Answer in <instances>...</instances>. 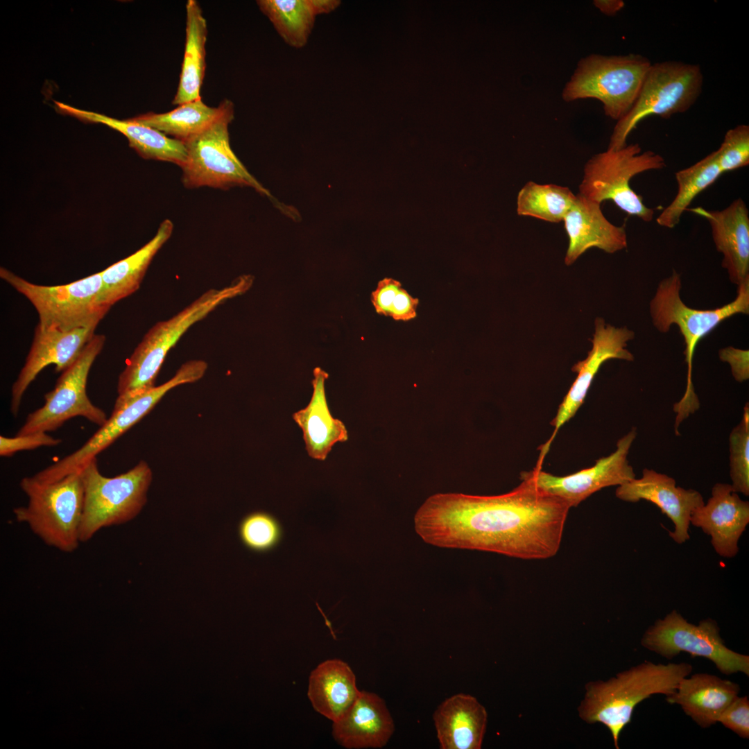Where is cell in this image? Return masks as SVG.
<instances>
[{"instance_id": "6da1fadb", "label": "cell", "mask_w": 749, "mask_h": 749, "mask_svg": "<svg viewBox=\"0 0 749 749\" xmlns=\"http://www.w3.org/2000/svg\"><path fill=\"white\" fill-rule=\"evenodd\" d=\"M569 509L561 499L522 480L498 495L434 494L416 511L414 529L424 542L440 548L547 559L560 549Z\"/></svg>"}, {"instance_id": "7a4b0ae2", "label": "cell", "mask_w": 749, "mask_h": 749, "mask_svg": "<svg viewBox=\"0 0 749 749\" xmlns=\"http://www.w3.org/2000/svg\"><path fill=\"white\" fill-rule=\"evenodd\" d=\"M692 671L688 662L663 664L645 660L608 680L589 682L579 716L587 723L603 724L619 749L620 734L630 723L636 706L654 694H672Z\"/></svg>"}, {"instance_id": "3957f363", "label": "cell", "mask_w": 749, "mask_h": 749, "mask_svg": "<svg viewBox=\"0 0 749 749\" xmlns=\"http://www.w3.org/2000/svg\"><path fill=\"white\" fill-rule=\"evenodd\" d=\"M680 275L674 270L671 276L661 281L650 303V313L654 327L666 333L675 325L685 344L687 377L682 397L673 404L675 422L682 423L700 406L692 382V363L695 349L700 339L710 333L721 322L737 313H749V279L738 285L736 298L719 308L699 310L689 307L680 295Z\"/></svg>"}, {"instance_id": "277c9868", "label": "cell", "mask_w": 749, "mask_h": 749, "mask_svg": "<svg viewBox=\"0 0 749 749\" xmlns=\"http://www.w3.org/2000/svg\"><path fill=\"white\" fill-rule=\"evenodd\" d=\"M253 280L252 276L245 275L223 288L208 290L169 320L152 327L119 377L117 400H125L154 387L168 352L183 334L218 306L248 291Z\"/></svg>"}, {"instance_id": "5b68a950", "label": "cell", "mask_w": 749, "mask_h": 749, "mask_svg": "<svg viewBox=\"0 0 749 749\" xmlns=\"http://www.w3.org/2000/svg\"><path fill=\"white\" fill-rule=\"evenodd\" d=\"M19 485L28 503L14 508L16 520L27 525L46 545L64 553L76 551L81 543L79 530L84 504L80 471L51 483L26 476Z\"/></svg>"}, {"instance_id": "8992f818", "label": "cell", "mask_w": 749, "mask_h": 749, "mask_svg": "<svg viewBox=\"0 0 749 749\" xmlns=\"http://www.w3.org/2000/svg\"><path fill=\"white\" fill-rule=\"evenodd\" d=\"M79 470L84 486L79 530L81 543L88 542L102 528L131 521L142 510L153 479L146 462L141 460L128 472L113 477L101 474L96 458Z\"/></svg>"}, {"instance_id": "52a82bcc", "label": "cell", "mask_w": 749, "mask_h": 749, "mask_svg": "<svg viewBox=\"0 0 749 749\" xmlns=\"http://www.w3.org/2000/svg\"><path fill=\"white\" fill-rule=\"evenodd\" d=\"M651 64L640 54H591L579 61L562 98L566 102L597 99L605 114L619 121L633 106Z\"/></svg>"}, {"instance_id": "ba28073f", "label": "cell", "mask_w": 749, "mask_h": 749, "mask_svg": "<svg viewBox=\"0 0 749 749\" xmlns=\"http://www.w3.org/2000/svg\"><path fill=\"white\" fill-rule=\"evenodd\" d=\"M703 75L698 64L680 61L651 64L630 110L617 121L608 148L627 145L632 130L649 116L670 118L687 111L702 93Z\"/></svg>"}, {"instance_id": "9c48e42d", "label": "cell", "mask_w": 749, "mask_h": 749, "mask_svg": "<svg viewBox=\"0 0 749 749\" xmlns=\"http://www.w3.org/2000/svg\"><path fill=\"white\" fill-rule=\"evenodd\" d=\"M0 277L31 302L43 330L97 327L111 307L103 300L101 272L57 286L33 284L2 267Z\"/></svg>"}, {"instance_id": "30bf717a", "label": "cell", "mask_w": 749, "mask_h": 749, "mask_svg": "<svg viewBox=\"0 0 749 749\" xmlns=\"http://www.w3.org/2000/svg\"><path fill=\"white\" fill-rule=\"evenodd\" d=\"M665 166L662 155L652 150L642 152L639 144L617 150L608 148L592 156L585 164L578 194L599 204L612 200L627 214L650 222L654 211L644 205L630 182L641 173L662 169Z\"/></svg>"}, {"instance_id": "8fae6325", "label": "cell", "mask_w": 749, "mask_h": 749, "mask_svg": "<svg viewBox=\"0 0 749 749\" xmlns=\"http://www.w3.org/2000/svg\"><path fill=\"white\" fill-rule=\"evenodd\" d=\"M640 644L666 660H672L684 652L708 659L723 674L742 673L749 676V656L727 647L718 623L710 618L696 625L674 610L650 626L644 632Z\"/></svg>"}, {"instance_id": "7c38bea8", "label": "cell", "mask_w": 749, "mask_h": 749, "mask_svg": "<svg viewBox=\"0 0 749 749\" xmlns=\"http://www.w3.org/2000/svg\"><path fill=\"white\" fill-rule=\"evenodd\" d=\"M233 118L232 103L209 127L183 141L187 159L181 166L182 183L187 188L209 187L227 189L235 186H248L260 193L270 196L230 147L228 126Z\"/></svg>"}, {"instance_id": "4fadbf2b", "label": "cell", "mask_w": 749, "mask_h": 749, "mask_svg": "<svg viewBox=\"0 0 749 749\" xmlns=\"http://www.w3.org/2000/svg\"><path fill=\"white\" fill-rule=\"evenodd\" d=\"M105 341L103 335L94 334L75 361L62 372L54 388L45 394L44 405L28 414L16 435L54 431L78 416L99 427L106 422L105 413L91 402L86 390L89 370Z\"/></svg>"}, {"instance_id": "5bb4252c", "label": "cell", "mask_w": 749, "mask_h": 749, "mask_svg": "<svg viewBox=\"0 0 749 749\" xmlns=\"http://www.w3.org/2000/svg\"><path fill=\"white\" fill-rule=\"evenodd\" d=\"M637 436L635 428L621 438L616 450L596 463L569 475L554 476L535 467L522 472L521 480H526L538 488L563 500L569 508L576 507L594 492L609 486L621 485L635 478L628 454Z\"/></svg>"}, {"instance_id": "9a60e30c", "label": "cell", "mask_w": 749, "mask_h": 749, "mask_svg": "<svg viewBox=\"0 0 749 749\" xmlns=\"http://www.w3.org/2000/svg\"><path fill=\"white\" fill-rule=\"evenodd\" d=\"M174 387V382L169 380L125 400L116 401L110 417L83 445L33 478L40 483H51L79 470L147 415Z\"/></svg>"}, {"instance_id": "2e32d148", "label": "cell", "mask_w": 749, "mask_h": 749, "mask_svg": "<svg viewBox=\"0 0 749 749\" xmlns=\"http://www.w3.org/2000/svg\"><path fill=\"white\" fill-rule=\"evenodd\" d=\"M594 333L591 340L592 347L584 360L572 367L577 377L560 404L558 413L551 424L553 432L548 441L541 447L537 463L542 464L551 445L559 429L568 422L583 404L594 378L602 364L608 360L617 359L632 361V354L626 348L627 343L633 339L635 333L627 327H616L605 324L601 318L594 322Z\"/></svg>"}, {"instance_id": "e0dca14e", "label": "cell", "mask_w": 749, "mask_h": 749, "mask_svg": "<svg viewBox=\"0 0 749 749\" xmlns=\"http://www.w3.org/2000/svg\"><path fill=\"white\" fill-rule=\"evenodd\" d=\"M615 494L624 501L646 500L656 505L673 522L674 531L669 535L678 544L689 539L691 515L705 503L697 490L677 487L672 477L647 468L641 478L618 486Z\"/></svg>"}, {"instance_id": "ac0fdd59", "label": "cell", "mask_w": 749, "mask_h": 749, "mask_svg": "<svg viewBox=\"0 0 749 749\" xmlns=\"http://www.w3.org/2000/svg\"><path fill=\"white\" fill-rule=\"evenodd\" d=\"M96 328L88 327L62 331L35 327L25 363L12 387L10 411L15 417L19 413L24 394L37 374L51 364L55 365L56 372L67 369L94 336Z\"/></svg>"}, {"instance_id": "d6986e66", "label": "cell", "mask_w": 749, "mask_h": 749, "mask_svg": "<svg viewBox=\"0 0 749 749\" xmlns=\"http://www.w3.org/2000/svg\"><path fill=\"white\" fill-rule=\"evenodd\" d=\"M690 523L711 536L712 545L722 557L732 558L749 523V503L742 500L732 485L716 483L707 503L691 514Z\"/></svg>"}, {"instance_id": "ffe728a7", "label": "cell", "mask_w": 749, "mask_h": 749, "mask_svg": "<svg viewBox=\"0 0 749 749\" xmlns=\"http://www.w3.org/2000/svg\"><path fill=\"white\" fill-rule=\"evenodd\" d=\"M563 221L569 239L565 257L567 266L592 248L612 254L627 247L625 227L611 223L604 216L601 204L579 194Z\"/></svg>"}, {"instance_id": "44dd1931", "label": "cell", "mask_w": 749, "mask_h": 749, "mask_svg": "<svg viewBox=\"0 0 749 749\" xmlns=\"http://www.w3.org/2000/svg\"><path fill=\"white\" fill-rule=\"evenodd\" d=\"M709 222L722 266L737 286L749 279V212L741 198L722 210L690 209Z\"/></svg>"}, {"instance_id": "7402d4cb", "label": "cell", "mask_w": 749, "mask_h": 749, "mask_svg": "<svg viewBox=\"0 0 749 749\" xmlns=\"http://www.w3.org/2000/svg\"><path fill=\"white\" fill-rule=\"evenodd\" d=\"M394 731V721L384 699L367 691H360L348 711L332 725L334 739L348 749L383 748Z\"/></svg>"}, {"instance_id": "603a6c76", "label": "cell", "mask_w": 749, "mask_h": 749, "mask_svg": "<svg viewBox=\"0 0 749 749\" xmlns=\"http://www.w3.org/2000/svg\"><path fill=\"white\" fill-rule=\"evenodd\" d=\"M433 721L441 749H479L486 731L488 714L478 700L459 693L442 701Z\"/></svg>"}, {"instance_id": "cb8c5ba5", "label": "cell", "mask_w": 749, "mask_h": 749, "mask_svg": "<svg viewBox=\"0 0 749 749\" xmlns=\"http://www.w3.org/2000/svg\"><path fill=\"white\" fill-rule=\"evenodd\" d=\"M739 684L707 673L684 678L676 690L666 697L669 704L681 707L698 725L707 728L718 720L730 703L739 696Z\"/></svg>"}, {"instance_id": "d4e9b609", "label": "cell", "mask_w": 749, "mask_h": 749, "mask_svg": "<svg viewBox=\"0 0 749 749\" xmlns=\"http://www.w3.org/2000/svg\"><path fill=\"white\" fill-rule=\"evenodd\" d=\"M313 374L311 400L305 408L293 413V419L302 430L309 456L325 460L336 443L347 440L348 433L344 423L330 413L325 387L328 373L316 367Z\"/></svg>"}, {"instance_id": "484cf974", "label": "cell", "mask_w": 749, "mask_h": 749, "mask_svg": "<svg viewBox=\"0 0 749 749\" xmlns=\"http://www.w3.org/2000/svg\"><path fill=\"white\" fill-rule=\"evenodd\" d=\"M55 104L62 114L85 122L102 123L122 133L128 139L130 146L144 159L173 162L180 167L186 161L187 150L184 142L169 137L156 129L137 123L132 119L119 120L61 102L55 101Z\"/></svg>"}, {"instance_id": "4316f807", "label": "cell", "mask_w": 749, "mask_h": 749, "mask_svg": "<svg viewBox=\"0 0 749 749\" xmlns=\"http://www.w3.org/2000/svg\"><path fill=\"white\" fill-rule=\"evenodd\" d=\"M359 693L353 671L341 660H325L310 674L307 696L311 705L332 722L345 715Z\"/></svg>"}, {"instance_id": "83f0119b", "label": "cell", "mask_w": 749, "mask_h": 749, "mask_svg": "<svg viewBox=\"0 0 749 749\" xmlns=\"http://www.w3.org/2000/svg\"><path fill=\"white\" fill-rule=\"evenodd\" d=\"M173 229L170 220L163 221L150 241L133 254L101 271L103 300L107 305L112 307L139 289L152 259L170 238Z\"/></svg>"}, {"instance_id": "f1b7e54d", "label": "cell", "mask_w": 749, "mask_h": 749, "mask_svg": "<svg viewBox=\"0 0 749 749\" xmlns=\"http://www.w3.org/2000/svg\"><path fill=\"white\" fill-rule=\"evenodd\" d=\"M186 40L184 53L177 92L173 105L200 98V91L205 71V43L207 21L196 0L186 3Z\"/></svg>"}, {"instance_id": "f546056e", "label": "cell", "mask_w": 749, "mask_h": 749, "mask_svg": "<svg viewBox=\"0 0 749 749\" xmlns=\"http://www.w3.org/2000/svg\"><path fill=\"white\" fill-rule=\"evenodd\" d=\"M232 103L229 100H224L218 107H213L207 106L199 98L182 103L168 112H150L132 119L183 141L209 127Z\"/></svg>"}, {"instance_id": "4dcf8cb0", "label": "cell", "mask_w": 749, "mask_h": 749, "mask_svg": "<svg viewBox=\"0 0 749 749\" xmlns=\"http://www.w3.org/2000/svg\"><path fill=\"white\" fill-rule=\"evenodd\" d=\"M722 173L716 150L696 164L677 171L675 174L678 184L677 193L657 218V224L667 228L675 227L693 200L713 184Z\"/></svg>"}, {"instance_id": "1f68e13d", "label": "cell", "mask_w": 749, "mask_h": 749, "mask_svg": "<svg viewBox=\"0 0 749 749\" xmlns=\"http://www.w3.org/2000/svg\"><path fill=\"white\" fill-rule=\"evenodd\" d=\"M257 4L288 44H306L316 17L310 0H260Z\"/></svg>"}, {"instance_id": "d6a6232c", "label": "cell", "mask_w": 749, "mask_h": 749, "mask_svg": "<svg viewBox=\"0 0 749 749\" xmlns=\"http://www.w3.org/2000/svg\"><path fill=\"white\" fill-rule=\"evenodd\" d=\"M576 198L566 187L541 184L529 181L520 189L517 199V212L549 223L563 221Z\"/></svg>"}, {"instance_id": "836d02e7", "label": "cell", "mask_w": 749, "mask_h": 749, "mask_svg": "<svg viewBox=\"0 0 749 749\" xmlns=\"http://www.w3.org/2000/svg\"><path fill=\"white\" fill-rule=\"evenodd\" d=\"M239 536L249 550L264 553L275 549L282 537L279 522L271 514L255 511L246 515L239 525Z\"/></svg>"}, {"instance_id": "e575fe53", "label": "cell", "mask_w": 749, "mask_h": 749, "mask_svg": "<svg viewBox=\"0 0 749 749\" xmlns=\"http://www.w3.org/2000/svg\"><path fill=\"white\" fill-rule=\"evenodd\" d=\"M730 475L736 492L749 495V406L743 408L740 422L729 436Z\"/></svg>"}, {"instance_id": "d590c367", "label": "cell", "mask_w": 749, "mask_h": 749, "mask_svg": "<svg viewBox=\"0 0 749 749\" xmlns=\"http://www.w3.org/2000/svg\"><path fill=\"white\" fill-rule=\"evenodd\" d=\"M717 162L722 173L749 164V126L739 125L728 130L718 149Z\"/></svg>"}, {"instance_id": "8d00e7d4", "label": "cell", "mask_w": 749, "mask_h": 749, "mask_svg": "<svg viewBox=\"0 0 749 749\" xmlns=\"http://www.w3.org/2000/svg\"><path fill=\"white\" fill-rule=\"evenodd\" d=\"M60 438H53L46 432H35L10 438L0 436V456H11L17 451L32 450L40 447H53L60 444Z\"/></svg>"}, {"instance_id": "74e56055", "label": "cell", "mask_w": 749, "mask_h": 749, "mask_svg": "<svg viewBox=\"0 0 749 749\" xmlns=\"http://www.w3.org/2000/svg\"><path fill=\"white\" fill-rule=\"evenodd\" d=\"M718 722L739 737L749 738V699L748 696L736 697L721 714Z\"/></svg>"}, {"instance_id": "f35d334b", "label": "cell", "mask_w": 749, "mask_h": 749, "mask_svg": "<svg viewBox=\"0 0 749 749\" xmlns=\"http://www.w3.org/2000/svg\"><path fill=\"white\" fill-rule=\"evenodd\" d=\"M401 288V283L392 278H384L379 281L371 294V301L376 312L388 316L393 300Z\"/></svg>"}, {"instance_id": "ab89813d", "label": "cell", "mask_w": 749, "mask_h": 749, "mask_svg": "<svg viewBox=\"0 0 749 749\" xmlns=\"http://www.w3.org/2000/svg\"><path fill=\"white\" fill-rule=\"evenodd\" d=\"M719 358L729 363L734 379L742 383L749 379V353L747 350L728 347L719 351Z\"/></svg>"}, {"instance_id": "60d3db41", "label": "cell", "mask_w": 749, "mask_h": 749, "mask_svg": "<svg viewBox=\"0 0 749 749\" xmlns=\"http://www.w3.org/2000/svg\"><path fill=\"white\" fill-rule=\"evenodd\" d=\"M418 303L417 298H413L405 289L401 288L393 300L388 316L395 320H412L417 316Z\"/></svg>"}, {"instance_id": "b9f144b4", "label": "cell", "mask_w": 749, "mask_h": 749, "mask_svg": "<svg viewBox=\"0 0 749 749\" xmlns=\"http://www.w3.org/2000/svg\"><path fill=\"white\" fill-rule=\"evenodd\" d=\"M594 5L602 13L612 16L617 14L624 7V2L621 0H596Z\"/></svg>"}, {"instance_id": "7bdbcfd3", "label": "cell", "mask_w": 749, "mask_h": 749, "mask_svg": "<svg viewBox=\"0 0 749 749\" xmlns=\"http://www.w3.org/2000/svg\"><path fill=\"white\" fill-rule=\"evenodd\" d=\"M316 15L327 14L334 11L341 4L337 0H310Z\"/></svg>"}]
</instances>
